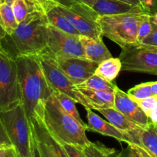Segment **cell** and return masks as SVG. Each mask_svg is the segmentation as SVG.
<instances>
[{
	"mask_svg": "<svg viewBox=\"0 0 157 157\" xmlns=\"http://www.w3.org/2000/svg\"><path fill=\"white\" fill-rule=\"evenodd\" d=\"M87 119V130L96 132L104 136H110L120 142H124L127 144H131L128 134L118 130L115 126L109 121H104L103 118L95 113L91 109L86 108Z\"/></svg>",
	"mask_w": 157,
	"mask_h": 157,
	"instance_id": "13",
	"label": "cell"
},
{
	"mask_svg": "<svg viewBox=\"0 0 157 157\" xmlns=\"http://www.w3.org/2000/svg\"><path fill=\"white\" fill-rule=\"evenodd\" d=\"M38 56L44 70V75L53 90L71 97L85 109L90 108V106L82 94L61 71L55 58L46 52H42Z\"/></svg>",
	"mask_w": 157,
	"mask_h": 157,
	"instance_id": "8",
	"label": "cell"
},
{
	"mask_svg": "<svg viewBox=\"0 0 157 157\" xmlns=\"http://www.w3.org/2000/svg\"><path fill=\"white\" fill-rule=\"evenodd\" d=\"M3 2H5V0H0V5Z\"/></svg>",
	"mask_w": 157,
	"mask_h": 157,
	"instance_id": "45",
	"label": "cell"
},
{
	"mask_svg": "<svg viewBox=\"0 0 157 157\" xmlns=\"http://www.w3.org/2000/svg\"><path fill=\"white\" fill-rule=\"evenodd\" d=\"M153 23L151 21V15L146 18L139 26L137 32V41L139 44L150 35L153 31Z\"/></svg>",
	"mask_w": 157,
	"mask_h": 157,
	"instance_id": "29",
	"label": "cell"
},
{
	"mask_svg": "<svg viewBox=\"0 0 157 157\" xmlns=\"http://www.w3.org/2000/svg\"><path fill=\"white\" fill-rule=\"evenodd\" d=\"M6 35H7V33H6V32L5 31V29H3L1 21H0V42H1L2 40H3L6 38Z\"/></svg>",
	"mask_w": 157,
	"mask_h": 157,
	"instance_id": "40",
	"label": "cell"
},
{
	"mask_svg": "<svg viewBox=\"0 0 157 157\" xmlns=\"http://www.w3.org/2000/svg\"><path fill=\"white\" fill-rule=\"evenodd\" d=\"M42 121L51 135L60 144L81 148L90 143L86 135L87 130L64 111L54 93L46 101Z\"/></svg>",
	"mask_w": 157,
	"mask_h": 157,
	"instance_id": "3",
	"label": "cell"
},
{
	"mask_svg": "<svg viewBox=\"0 0 157 157\" xmlns=\"http://www.w3.org/2000/svg\"><path fill=\"white\" fill-rule=\"evenodd\" d=\"M0 157H19L12 145L0 146Z\"/></svg>",
	"mask_w": 157,
	"mask_h": 157,
	"instance_id": "34",
	"label": "cell"
},
{
	"mask_svg": "<svg viewBox=\"0 0 157 157\" xmlns=\"http://www.w3.org/2000/svg\"><path fill=\"white\" fill-rule=\"evenodd\" d=\"M54 58L61 71L75 86L81 84L94 75L95 71L99 65L98 63L87 58L63 57Z\"/></svg>",
	"mask_w": 157,
	"mask_h": 157,
	"instance_id": "11",
	"label": "cell"
},
{
	"mask_svg": "<svg viewBox=\"0 0 157 157\" xmlns=\"http://www.w3.org/2000/svg\"><path fill=\"white\" fill-rule=\"evenodd\" d=\"M134 101L137 103L138 105L142 109L143 111L146 113V115L150 117L152 111H153V107H154L157 101V98L156 96H152L150 98H145V99L135 100Z\"/></svg>",
	"mask_w": 157,
	"mask_h": 157,
	"instance_id": "30",
	"label": "cell"
},
{
	"mask_svg": "<svg viewBox=\"0 0 157 157\" xmlns=\"http://www.w3.org/2000/svg\"><path fill=\"white\" fill-rule=\"evenodd\" d=\"M82 94L91 110H98L114 107L115 94L113 91L94 90L87 88L77 87Z\"/></svg>",
	"mask_w": 157,
	"mask_h": 157,
	"instance_id": "18",
	"label": "cell"
},
{
	"mask_svg": "<svg viewBox=\"0 0 157 157\" xmlns=\"http://www.w3.org/2000/svg\"><path fill=\"white\" fill-rule=\"evenodd\" d=\"M0 146H2V145H0Z\"/></svg>",
	"mask_w": 157,
	"mask_h": 157,
	"instance_id": "48",
	"label": "cell"
},
{
	"mask_svg": "<svg viewBox=\"0 0 157 157\" xmlns=\"http://www.w3.org/2000/svg\"><path fill=\"white\" fill-rule=\"evenodd\" d=\"M144 47H157V26L153 25L151 33L140 44Z\"/></svg>",
	"mask_w": 157,
	"mask_h": 157,
	"instance_id": "32",
	"label": "cell"
},
{
	"mask_svg": "<svg viewBox=\"0 0 157 157\" xmlns=\"http://www.w3.org/2000/svg\"><path fill=\"white\" fill-rule=\"evenodd\" d=\"M18 68L21 104L30 124L43 119L44 108L53 93L38 55H20L15 58Z\"/></svg>",
	"mask_w": 157,
	"mask_h": 157,
	"instance_id": "1",
	"label": "cell"
},
{
	"mask_svg": "<svg viewBox=\"0 0 157 157\" xmlns=\"http://www.w3.org/2000/svg\"><path fill=\"white\" fill-rule=\"evenodd\" d=\"M151 91L153 96L157 95V81H153L151 83Z\"/></svg>",
	"mask_w": 157,
	"mask_h": 157,
	"instance_id": "41",
	"label": "cell"
},
{
	"mask_svg": "<svg viewBox=\"0 0 157 157\" xmlns=\"http://www.w3.org/2000/svg\"><path fill=\"white\" fill-rule=\"evenodd\" d=\"M58 6L61 12L78 30L80 35L94 39H103L101 27L98 22L99 15L91 6L84 3H73L68 6L58 3Z\"/></svg>",
	"mask_w": 157,
	"mask_h": 157,
	"instance_id": "7",
	"label": "cell"
},
{
	"mask_svg": "<svg viewBox=\"0 0 157 157\" xmlns=\"http://www.w3.org/2000/svg\"><path fill=\"white\" fill-rule=\"evenodd\" d=\"M129 4L140 6L153 13V9H157V0H120Z\"/></svg>",
	"mask_w": 157,
	"mask_h": 157,
	"instance_id": "31",
	"label": "cell"
},
{
	"mask_svg": "<svg viewBox=\"0 0 157 157\" xmlns=\"http://www.w3.org/2000/svg\"><path fill=\"white\" fill-rule=\"evenodd\" d=\"M150 119L153 124H157V101L155 104L154 107L153 109V111H152L151 115L150 117Z\"/></svg>",
	"mask_w": 157,
	"mask_h": 157,
	"instance_id": "38",
	"label": "cell"
},
{
	"mask_svg": "<svg viewBox=\"0 0 157 157\" xmlns=\"http://www.w3.org/2000/svg\"><path fill=\"white\" fill-rule=\"evenodd\" d=\"M69 157H86L79 147L70 144H61Z\"/></svg>",
	"mask_w": 157,
	"mask_h": 157,
	"instance_id": "33",
	"label": "cell"
},
{
	"mask_svg": "<svg viewBox=\"0 0 157 157\" xmlns=\"http://www.w3.org/2000/svg\"></svg>",
	"mask_w": 157,
	"mask_h": 157,
	"instance_id": "49",
	"label": "cell"
},
{
	"mask_svg": "<svg viewBox=\"0 0 157 157\" xmlns=\"http://www.w3.org/2000/svg\"><path fill=\"white\" fill-rule=\"evenodd\" d=\"M131 144L139 146L147 150L151 156L157 157V127L156 124L150 123L147 127L137 129L127 133Z\"/></svg>",
	"mask_w": 157,
	"mask_h": 157,
	"instance_id": "15",
	"label": "cell"
},
{
	"mask_svg": "<svg viewBox=\"0 0 157 157\" xmlns=\"http://www.w3.org/2000/svg\"><path fill=\"white\" fill-rule=\"evenodd\" d=\"M0 145H12L1 119H0Z\"/></svg>",
	"mask_w": 157,
	"mask_h": 157,
	"instance_id": "37",
	"label": "cell"
},
{
	"mask_svg": "<svg viewBox=\"0 0 157 157\" xmlns=\"http://www.w3.org/2000/svg\"><path fill=\"white\" fill-rule=\"evenodd\" d=\"M47 17L49 25L74 35H81L60 10L55 0H37Z\"/></svg>",
	"mask_w": 157,
	"mask_h": 157,
	"instance_id": "14",
	"label": "cell"
},
{
	"mask_svg": "<svg viewBox=\"0 0 157 157\" xmlns=\"http://www.w3.org/2000/svg\"><path fill=\"white\" fill-rule=\"evenodd\" d=\"M150 15V12H141L101 15L98 16V22L103 36L125 49L140 45L137 41L138 29Z\"/></svg>",
	"mask_w": 157,
	"mask_h": 157,
	"instance_id": "4",
	"label": "cell"
},
{
	"mask_svg": "<svg viewBox=\"0 0 157 157\" xmlns=\"http://www.w3.org/2000/svg\"><path fill=\"white\" fill-rule=\"evenodd\" d=\"M36 1L31 11L15 32L6 35L0 45L14 58L20 55H38L47 47L48 21L44 11Z\"/></svg>",
	"mask_w": 157,
	"mask_h": 157,
	"instance_id": "2",
	"label": "cell"
},
{
	"mask_svg": "<svg viewBox=\"0 0 157 157\" xmlns=\"http://www.w3.org/2000/svg\"><path fill=\"white\" fill-rule=\"evenodd\" d=\"M0 119L18 156L36 157L32 126L27 118L21 103L0 112Z\"/></svg>",
	"mask_w": 157,
	"mask_h": 157,
	"instance_id": "5",
	"label": "cell"
},
{
	"mask_svg": "<svg viewBox=\"0 0 157 157\" xmlns=\"http://www.w3.org/2000/svg\"><path fill=\"white\" fill-rule=\"evenodd\" d=\"M86 157H121V152L113 148H109L101 143H92L81 147Z\"/></svg>",
	"mask_w": 157,
	"mask_h": 157,
	"instance_id": "22",
	"label": "cell"
},
{
	"mask_svg": "<svg viewBox=\"0 0 157 157\" xmlns=\"http://www.w3.org/2000/svg\"><path fill=\"white\" fill-rule=\"evenodd\" d=\"M121 157H142L137 148L133 144H128V147L121 152Z\"/></svg>",
	"mask_w": 157,
	"mask_h": 157,
	"instance_id": "35",
	"label": "cell"
},
{
	"mask_svg": "<svg viewBox=\"0 0 157 157\" xmlns=\"http://www.w3.org/2000/svg\"><path fill=\"white\" fill-rule=\"evenodd\" d=\"M55 1L64 6H68L73 3H84L87 6H92L96 0H55Z\"/></svg>",
	"mask_w": 157,
	"mask_h": 157,
	"instance_id": "36",
	"label": "cell"
},
{
	"mask_svg": "<svg viewBox=\"0 0 157 157\" xmlns=\"http://www.w3.org/2000/svg\"><path fill=\"white\" fill-rule=\"evenodd\" d=\"M14 0H5V2H8V3H10V4H12V2H13Z\"/></svg>",
	"mask_w": 157,
	"mask_h": 157,
	"instance_id": "44",
	"label": "cell"
},
{
	"mask_svg": "<svg viewBox=\"0 0 157 157\" xmlns=\"http://www.w3.org/2000/svg\"><path fill=\"white\" fill-rule=\"evenodd\" d=\"M35 0H14L12 2V10L18 24L25 19L29 12L35 7Z\"/></svg>",
	"mask_w": 157,
	"mask_h": 157,
	"instance_id": "26",
	"label": "cell"
},
{
	"mask_svg": "<svg viewBox=\"0 0 157 157\" xmlns=\"http://www.w3.org/2000/svg\"><path fill=\"white\" fill-rule=\"evenodd\" d=\"M156 98H157V95H156Z\"/></svg>",
	"mask_w": 157,
	"mask_h": 157,
	"instance_id": "46",
	"label": "cell"
},
{
	"mask_svg": "<svg viewBox=\"0 0 157 157\" xmlns=\"http://www.w3.org/2000/svg\"><path fill=\"white\" fill-rule=\"evenodd\" d=\"M31 124L32 126L34 136H35L37 156L38 157H58L52 146L42 134L37 123L33 121Z\"/></svg>",
	"mask_w": 157,
	"mask_h": 157,
	"instance_id": "21",
	"label": "cell"
},
{
	"mask_svg": "<svg viewBox=\"0 0 157 157\" xmlns=\"http://www.w3.org/2000/svg\"><path fill=\"white\" fill-rule=\"evenodd\" d=\"M136 146V145H135ZM136 148H137L138 151H139V153H140L141 156L142 157H153V156H151V155L150 154V153H148V152L146 150H144L143 147H139V146H136Z\"/></svg>",
	"mask_w": 157,
	"mask_h": 157,
	"instance_id": "39",
	"label": "cell"
},
{
	"mask_svg": "<svg viewBox=\"0 0 157 157\" xmlns=\"http://www.w3.org/2000/svg\"><path fill=\"white\" fill-rule=\"evenodd\" d=\"M21 102L16 61L0 45V112Z\"/></svg>",
	"mask_w": 157,
	"mask_h": 157,
	"instance_id": "6",
	"label": "cell"
},
{
	"mask_svg": "<svg viewBox=\"0 0 157 157\" xmlns=\"http://www.w3.org/2000/svg\"><path fill=\"white\" fill-rule=\"evenodd\" d=\"M43 52L51 56L86 58L80 35H74L48 24L47 47Z\"/></svg>",
	"mask_w": 157,
	"mask_h": 157,
	"instance_id": "9",
	"label": "cell"
},
{
	"mask_svg": "<svg viewBox=\"0 0 157 157\" xmlns=\"http://www.w3.org/2000/svg\"><path fill=\"white\" fill-rule=\"evenodd\" d=\"M80 40L87 59L101 64L102 61L112 58L111 53L104 43L103 39L97 40L80 35Z\"/></svg>",
	"mask_w": 157,
	"mask_h": 157,
	"instance_id": "17",
	"label": "cell"
},
{
	"mask_svg": "<svg viewBox=\"0 0 157 157\" xmlns=\"http://www.w3.org/2000/svg\"><path fill=\"white\" fill-rule=\"evenodd\" d=\"M156 127H157V124H156Z\"/></svg>",
	"mask_w": 157,
	"mask_h": 157,
	"instance_id": "47",
	"label": "cell"
},
{
	"mask_svg": "<svg viewBox=\"0 0 157 157\" xmlns=\"http://www.w3.org/2000/svg\"><path fill=\"white\" fill-rule=\"evenodd\" d=\"M35 121V122L37 123V124H38V126L39 127L42 134L44 135V136L45 137V139L47 140L48 142L50 144V145L52 146V148L54 149V150H55V153H56L57 156L58 157H69L68 154H67V152L65 151V150L64 149L63 146L61 145L55 138H54L53 136L51 135V133H49L48 130L46 128L45 125H44L42 120H41V118L38 117L36 118V119H35V121ZM33 121H32V122H33Z\"/></svg>",
	"mask_w": 157,
	"mask_h": 157,
	"instance_id": "27",
	"label": "cell"
},
{
	"mask_svg": "<svg viewBox=\"0 0 157 157\" xmlns=\"http://www.w3.org/2000/svg\"><path fill=\"white\" fill-rule=\"evenodd\" d=\"M101 114L104 115L107 121L117 127L118 130L127 133L129 132L134 130L139 127L130 119L123 114L119 110H116L114 107L107 109H100L98 110Z\"/></svg>",
	"mask_w": 157,
	"mask_h": 157,
	"instance_id": "19",
	"label": "cell"
},
{
	"mask_svg": "<svg viewBox=\"0 0 157 157\" xmlns=\"http://www.w3.org/2000/svg\"><path fill=\"white\" fill-rule=\"evenodd\" d=\"M119 58L122 71L157 75V53L138 45L122 49Z\"/></svg>",
	"mask_w": 157,
	"mask_h": 157,
	"instance_id": "10",
	"label": "cell"
},
{
	"mask_svg": "<svg viewBox=\"0 0 157 157\" xmlns=\"http://www.w3.org/2000/svg\"><path fill=\"white\" fill-rule=\"evenodd\" d=\"M143 47H144V46H143ZM145 48H147L150 49V50L153 51V52L157 53V47H145Z\"/></svg>",
	"mask_w": 157,
	"mask_h": 157,
	"instance_id": "43",
	"label": "cell"
},
{
	"mask_svg": "<svg viewBox=\"0 0 157 157\" xmlns=\"http://www.w3.org/2000/svg\"><path fill=\"white\" fill-rule=\"evenodd\" d=\"M91 7L99 16L131 12H150V11L143 6L129 4L120 0H96Z\"/></svg>",
	"mask_w": 157,
	"mask_h": 157,
	"instance_id": "16",
	"label": "cell"
},
{
	"mask_svg": "<svg viewBox=\"0 0 157 157\" xmlns=\"http://www.w3.org/2000/svg\"><path fill=\"white\" fill-rule=\"evenodd\" d=\"M0 21L8 35H12L17 29L18 23L12 10V4L5 2L0 5Z\"/></svg>",
	"mask_w": 157,
	"mask_h": 157,
	"instance_id": "24",
	"label": "cell"
},
{
	"mask_svg": "<svg viewBox=\"0 0 157 157\" xmlns=\"http://www.w3.org/2000/svg\"><path fill=\"white\" fill-rule=\"evenodd\" d=\"M151 21L153 25L157 26V12L151 14Z\"/></svg>",
	"mask_w": 157,
	"mask_h": 157,
	"instance_id": "42",
	"label": "cell"
},
{
	"mask_svg": "<svg viewBox=\"0 0 157 157\" xmlns=\"http://www.w3.org/2000/svg\"><path fill=\"white\" fill-rule=\"evenodd\" d=\"M114 94V108L125 115L132 122L142 128L147 127L152 122L137 103L132 100L127 93L117 87Z\"/></svg>",
	"mask_w": 157,
	"mask_h": 157,
	"instance_id": "12",
	"label": "cell"
},
{
	"mask_svg": "<svg viewBox=\"0 0 157 157\" xmlns=\"http://www.w3.org/2000/svg\"><path fill=\"white\" fill-rule=\"evenodd\" d=\"M117 87V86L116 85V84L106 81L105 79L97 75H92L85 81L76 86V87H80V88H87L94 90H106V91L113 92L115 91Z\"/></svg>",
	"mask_w": 157,
	"mask_h": 157,
	"instance_id": "25",
	"label": "cell"
},
{
	"mask_svg": "<svg viewBox=\"0 0 157 157\" xmlns=\"http://www.w3.org/2000/svg\"><path fill=\"white\" fill-rule=\"evenodd\" d=\"M122 71V63L119 58H110L99 64L94 75H98L106 81L113 82Z\"/></svg>",
	"mask_w": 157,
	"mask_h": 157,
	"instance_id": "20",
	"label": "cell"
},
{
	"mask_svg": "<svg viewBox=\"0 0 157 157\" xmlns=\"http://www.w3.org/2000/svg\"><path fill=\"white\" fill-rule=\"evenodd\" d=\"M151 83L146 82L137 84L127 91V94L133 101L141 100L153 96L151 91Z\"/></svg>",
	"mask_w": 157,
	"mask_h": 157,
	"instance_id": "28",
	"label": "cell"
},
{
	"mask_svg": "<svg viewBox=\"0 0 157 157\" xmlns=\"http://www.w3.org/2000/svg\"><path fill=\"white\" fill-rule=\"evenodd\" d=\"M53 93L55 96L56 97L57 99H58V102L61 104V107L64 109V111H66L72 117L75 118L82 127H84L87 130V124L84 123L83 120L81 119L79 112L77 109L76 101L71 97L67 96V95L64 94L63 93H61L59 91L53 90Z\"/></svg>",
	"mask_w": 157,
	"mask_h": 157,
	"instance_id": "23",
	"label": "cell"
}]
</instances>
